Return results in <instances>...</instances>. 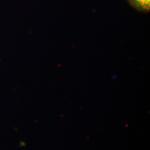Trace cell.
<instances>
[{
    "label": "cell",
    "instance_id": "cell-1",
    "mask_svg": "<svg viewBox=\"0 0 150 150\" xmlns=\"http://www.w3.org/2000/svg\"><path fill=\"white\" fill-rule=\"evenodd\" d=\"M136 4L140 6L144 9H149L150 6V0H134Z\"/></svg>",
    "mask_w": 150,
    "mask_h": 150
}]
</instances>
